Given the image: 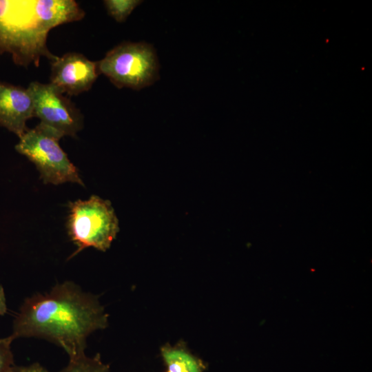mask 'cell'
Returning <instances> with one entry per match:
<instances>
[{
	"label": "cell",
	"mask_w": 372,
	"mask_h": 372,
	"mask_svg": "<svg viewBox=\"0 0 372 372\" xmlns=\"http://www.w3.org/2000/svg\"><path fill=\"white\" fill-rule=\"evenodd\" d=\"M7 306L5 293L2 286L0 285V316H3L6 313Z\"/></svg>",
	"instance_id": "14"
},
{
	"label": "cell",
	"mask_w": 372,
	"mask_h": 372,
	"mask_svg": "<svg viewBox=\"0 0 372 372\" xmlns=\"http://www.w3.org/2000/svg\"><path fill=\"white\" fill-rule=\"evenodd\" d=\"M27 88L32 96L34 116L41 123L63 136H76L83 128V116L69 98L50 83L33 81Z\"/></svg>",
	"instance_id": "6"
},
{
	"label": "cell",
	"mask_w": 372,
	"mask_h": 372,
	"mask_svg": "<svg viewBox=\"0 0 372 372\" xmlns=\"http://www.w3.org/2000/svg\"><path fill=\"white\" fill-rule=\"evenodd\" d=\"M141 3L139 0L103 1L108 14L119 23L124 22L134 8Z\"/></svg>",
	"instance_id": "11"
},
{
	"label": "cell",
	"mask_w": 372,
	"mask_h": 372,
	"mask_svg": "<svg viewBox=\"0 0 372 372\" xmlns=\"http://www.w3.org/2000/svg\"><path fill=\"white\" fill-rule=\"evenodd\" d=\"M62 137L58 132L39 123L19 138L15 149L34 164L45 184L75 183L83 186L77 168L59 145Z\"/></svg>",
	"instance_id": "5"
},
{
	"label": "cell",
	"mask_w": 372,
	"mask_h": 372,
	"mask_svg": "<svg viewBox=\"0 0 372 372\" xmlns=\"http://www.w3.org/2000/svg\"><path fill=\"white\" fill-rule=\"evenodd\" d=\"M161 353L167 366L166 372H204L206 369L203 360L180 344H166L161 347Z\"/></svg>",
	"instance_id": "9"
},
{
	"label": "cell",
	"mask_w": 372,
	"mask_h": 372,
	"mask_svg": "<svg viewBox=\"0 0 372 372\" xmlns=\"http://www.w3.org/2000/svg\"><path fill=\"white\" fill-rule=\"evenodd\" d=\"M34 116V102L28 89L0 83V125L20 138Z\"/></svg>",
	"instance_id": "8"
},
{
	"label": "cell",
	"mask_w": 372,
	"mask_h": 372,
	"mask_svg": "<svg viewBox=\"0 0 372 372\" xmlns=\"http://www.w3.org/2000/svg\"><path fill=\"white\" fill-rule=\"evenodd\" d=\"M99 74L118 88L140 90L159 79L156 50L146 42H123L108 51L97 62Z\"/></svg>",
	"instance_id": "4"
},
{
	"label": "cell",
	"mask_w": 372,
	"mask_h": 372,
	"mask_svg": "<svg viewBox=\"0 0 372 372\" xmlns=\"http://www.w3.org/2000/svg\"><path fill=\"white\" fill-rule=\"evenodd\" d=\"M99 74L97 62L68 52L51 61L50 83L63 94L76 96L89 90Z\"/></svg>",
	"instance_id": "7"
},
{
	"label": "cell",
	"mask_w": 372,
	"mask_h": 372,
	"mask_svg": "<svg viewBox=\"0 0 372 372\" xmlns=\"http://www.w3.org/2000/svg\"><path fill=\"white\" fill-rule=\"evenodd\" d=\"M59 372H110V366L101 360L99 354L88 357L85 354L69 359Z\"/></svg>",
	"instance_id": "10"
},
{
	"label": "cell",
	"mask_w": 372,
	"mask_h": 372,
	"mask_svg": "<svg viewBox=\"0 0 372 372\" xmlns=\"http://www.w3.org/2000/svg\"><path fill=\"white\" fill-rule=\"evenodd\" d=\"M84 16L73 0H0V54H10L23 67L38 66L43 56L53 61L57 56L47 46L50 30Z\"/></svg>",
	"instance_id": "2"
},
{
	"label": "cell",
	"mask_w": 372,
	"mask_h": 372,
	"mask_svg": "<svg viewBox=\"0 0 372 372\" xmlns=\"http://www.w3.org/2000/svg\"><path fill=\"white\" fill-rule=\"evenodd\" d=\"M13 340L10 335L0 338V372H12L15 366L11 350V344Z\"/></svg>",
	"instance_id": "12"
},
{
	"label": "cell",
	"mask_w": 372,
	"mask_h": 372,
	"mask_svg": "<svg viewBox=\"0 0 372 372\" xmlns=\"http://www.w3.org/2000/svg\"><path fill=\"white\" fill-rule=\"evenodd\" d=\"M108 315L98 298L65 281L25 300L13 322V340L39 338L62 347L69 359L85 354L87 337L105 329Z\"/></svg>",
	"instance_id": "1"
},
{
	"label": "cell",
	"mask_w": 372,
	"mask_h": 372,
	"mask_svg": "<svg viewBox=\"0 0 372 372\" xmlns=\"http://www.w3.org/2000/svg\"><path fill=\"white\" fill-rule=\"evenodd\" d=\"M12 372H49L45 367L36 362L28 366H14Z\"/></svg>",
	"instance_id": "13"
},
{
	"label": "cell",
	"mask_w": 372,
	"mask_h": 372,
	"mask_svg": "<svg viewBox=\"0 0 372 372\" xmlns=\"http://www.w3.org/2000/svg\"><path fill=\"white\" fill-rule=\"evenodd\" d=\"M68 236L76 246L71 257L93 247L105 251L119 231L118 220L109 200L92 195L68 203Z\"/></svg>",
	"instance_id": "3"
}]
</instances>
